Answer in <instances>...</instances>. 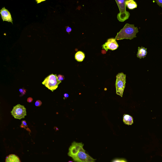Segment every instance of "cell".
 Instances as JSON below:
<instances>
[{"label": "cell", "instance_id": "cell-1", "mask_svg": "<svg viewBox=\"0 0 162 162\" xmlns=\"http://www.w3.org/2000/svg\"><path fill=\"white\" fill-rule=\"evenodd\" d=\"M139 32L138 28L135 27L134 25L126 23L123 29L117 33L115 39L116 41L124 39L131 40L136 38V34Z\"/></svg>", "mask_w": 162, "mask_h": 162}, {"label": "cell", "instance_id": "cell-10", "mask_svg": "<svg viewBox=\"0 0 162 162\" xmlns=\"http://www.w3.org/2000/svg\"><path fill=\"white\" fill-rule=\"evenodd\" d=\"M147 48L143 47H138V51L137 54V57L140 59L144 58L146 57L147 54Z\"/></svg>", "mask_w": 162, "mask_h": 162}, {"label": "cell", "instance_id": "cell-22", "mask_svg": "<svg viewBox=\"0 0 162 162\" xmlns=\"http://www.w3.org/2000/svg\"><path fill=\"white\" fill-rule=\"evenodd\" d=\"M33 100V99L31 97H29L27 99V102L29 103L32 102Z\"/></svg>", "mask_w": 162, "mask_h": 162}, {"label": "cell", "instance_id": "cell-4", "mask_svg": "<svg viewBox=\"0 0 162 162\" xmlns=\"http://www.w3.org/2000/svg\"><path fill=\"white\" fill-rule=\"evenodd\" d=\"M126 75L123 73H119L116 76L115 86L117 94L122 97L125 87Z\"/></svg>", "mask_w": 162, "mask_h": 162}, {"label": "cell", "instance_id": "cell-17", "mask_svg": "<svg viewBox=\"0 0 162 162\" xmlns=\"http://www.w3.org/2000/svg\"><path fill=\"white\" fill-rule=\"evenodd\" d=\"M41 105H42V102L40 100H37L35 103V106L37 107L40 106Z\"/></svg>", "mask_w": 162, "mask_h": 162}, {"label": "cell", "instance_id": "cell-19", "mask_svg": "<svg viewBox=\"0 0 162 162\" xmlns=\"http://www.w3.org/2000/svg\"><path fill=\"white\" fill-rule=\"evenodd\" d=\"M155 2L159 6L162 8V0H156Z\"/></svg>", "mask_w": 162, "mask_h": 162}, {"label": "cell", "instance_id": "cell-9", "mask_svg": "<svg viewBox=\"0 0 162 162\" xmlns=\"http://www.w3.org/2000/svg\"><path fill=\"white\" fill-rule=\"evenodd\" d=\"M1 14L3 21L11 22L13 24V20L11 13L5 7L2 8L1 10Z\"/></svg>", "mask_w": 162, "mask_h": 162}, {"label": "cell", "instance_id": "cell-13", "mask_svg": "<svg viewBox=\"0 0 162 162\" xmlns=\"http://www.w3.org/2000/svg\"><path fill=\"white\" fill-rule=\"evenodd\" d=\"M125 3L126 7L130 10L133 9L137 7L136 3L133 0H127L126 1Z\"/></svg>", "mask_w": 162, "mask_h": 162}, {"label": "cell", "instance_id": "cell-5", "mask_svg": "<svg viewBox=\"0 0 162 162\" xmlns=\"http://www.w3.org/2000/svg\"><path fill=\"white\" fill-rule=\"evenodd\" d=\"M72 158L75 162H95L96 160L86 153L83 147L75 155L73 156Z\"/></svg>", "mask_w": 162, "mask_h": 162}, {"label": "cell", "instance_id": "cell-11", "mask_svg": "<svg viewBox=\"0 0 162 162\" xmlns=\"http://www.w3.org/2000/svg\"><path fill=\"white\" fill-rule=\"evenodd\" d=\"M5 162H21V161L17 155L14 154H11L6 157Z\"/></svg>", "mask_w": 162, "mask_h": 162}, {"label": "cell", "instance_id": "cell-24", "mask_svg": "<svg viewBox=\"0 0 162 162\" xmlns=\"http://www.w3.org/2000/svg\"><path fill=\"white\" fill-rule=\"evenodd\" d=\"M73 162V161H69V162Z\"/></svg>", "mask_w": 162, "mask_h": 162}, {"label": "cell", "instance_id": "cell-16", "mask_svg": "<svg viewBox=\"0 0 162 162\" xmlns=\"http://www.w3.org/2000/svg\"><path fill=\"white\" fill-rule=\"evenodd\" d=\"M19 91L20 93H21V94L20 96L21 97L24 95L26 94V90L23 88L20 89L19 90Z\"/></svg>", "mask_w": 162, "mask_h": 162}, {"label": "cell", "instance_id": "cell-23", "mask_svg": "<svg viewBox=\"0 0 162 162\" xmlns=\"http://www.w3.org/2000/svg\"><path fill=\"white\" fill-rule=\"evenodd\" d=\"M64 97L63 99H65L69 97V95L67 94V93H65V94L64 95Z\"/></svg>", "mask_w": 162, "mask_h": 162}, {"label": "cell", "instance_id": "cell-8", "mask_svg": "<svg viewBox=\"0 0 162 162\" xmlns=\"http://www.w3.org/2000/svg\"><path fill=\"white\" fill-rule=\"evenodd\" d=\"M84 145L82 142H74L69 148V152L68 155L72 157L79 151L81 148L84 146Z\"/></svg>", "mask_w": 162, "mask_h": 162}, {"label": "cell", "instance_id": "cell-12", "mask_svg": "<svg viewBox=\"0 0 162 162\" xmlns=\"http://www.w3.org/2000/svg\"><path fill=\"white\" fill-rule=\"evenodd\" d=\"M123 122L124 124L128 125H131L133 123V117L127 114H124L123 116Z\"/></svg>", "mask_w": 162, "mask_h": 162}, {"label": "cell", "instance_id": "cell-2", "mask_svg": "<svg viewBox=\"0 0 162 162\" xmlns=\"http://www.w3.org/2000/svg\"><path fill=\"white\" fill-rule=\"evenodd\" d=\"M62 81H59L56 75L51 74L45 79L42 82V84L46 87L53 92L58 87V85Z\"/></svg>", "mask_w": 162, "mask_h": 162}, {"label": "cell", "instance_id": "cell-18", "mask_svg": "<svg viewBox=\"0 0 162 162\" xmlns=\"http://www.w3.org/2000/svg\"><path fill=\"white\" fill-rule=\"evenodd\" d=\"M57 78L58 80L59 81H62L65 79L64 76L63 75H59L57 76Z\"/></svg>", "mask_w": 162, "mask_h": 162}, {"label": "cell", "instance_id": "cell-21", "mask_svg": "<svg viewBox=\"0 0 162 162\" xmlns=\"http://www.w3.org/2000/svg\"><path fill=\"white\" fill-rule=\"evenodd\" d=\"M112 162H127L124 160L116 159L114 160Z\"/></svg>", "mask_w": 162, "mask_h": 162}, {"label": "cell", "instance_id": "cell-6", "mask_svg": "<svg viewBox=\"0 0 162 162\" xmlns=\"http://www.w3.org/2000/svg\"><path fill=\"white\" fill-rule=\"evenodd\" d=\"M11 113L15 118L21 119L26 115V109L23 105L18 104L14 107Z\"/></svg>", "mask_w": 162, "mask_h": 162}, {"label": "cell", "instance_id": "cell-15", "mask_svg": "<svg viewBox=\"0 0 162 162\" xmlns=\"http://www.w3.org/2000/svg\"><path fill=\"white\" fill-rule=\"evenodd\" d=\"M20 127L21 128H24L25 129H26L28 131L31 132V130L28 128L27 123L26 121H25V120L22 121V124L21 125H20Z\"/></svg>", "mask_w": 162, "mask_h": 162}, {"label": "cell", "instance_id": "cell-14", "mask_svg": "<svg viewBox=\"0 0 162 162\" xmlns=\"http://www.w3.org/2000/svg\"><path fill=\"white\" fill-rule=\"evenodd\" d=\"M75 60L78 62H82L85 58V55L82 52L79 51L76 53L75 56Z\"/></svg>", "mask_w": 162, "mask_h": 162}, {"label": "cell", "instance_id": "cell-7", "mask_svg": "<svg viewBox=\"0 0 162 162\" xmlns=\"http://www.w3.org/2000/svg\"><path fill=\"white\" fill-rule=\"evenodd\" d=\"M118 45L115 40L113 38H110L107 42L102 46V49L107 51L108 50H116L118 47Z\"/></svg>", "mask_w": 162, "mask_h": 162}, {"label": "cell", "instance_id": "cell-3", "mask_svg": "<svg viewBox=\"0 0 162 162\" xmlns=\"http://www.w3.org/2000/svg\"><path fill=\"white\" fill-rule=\"evenodd\" d=\"M126 1L125 0L115 1L120 12L117 15V19L120 22H124L128 19L130 15L129 12L126 11Z\"/></svg>", "mask_w": 162, "mask_h": 162}, {"label": "cell", "instance_id": "cell-20", "mask_svg": "<svg viewBox=\"0 0 162 162\" xmlns=\"http://www.w3.org/2000/svg\"><path fill=\"white\" fill-rule=\"evenodd\" d=\"M66 29L67 32L68 34H69L71 31H72L71 28L68 26L66 27Z\"/></svg>", "mask_w": 162, "mask_h": 162}]
</instances>
